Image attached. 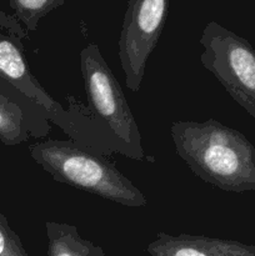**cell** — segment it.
I'll use <instances>...</instances> for the list:
<instances>
[{
    "mask_svg": "<svg viewBox=\"0 0 255 256\" xmlns=\"http://www.w3.org/2000/svg\"><path fill=\"white\" fill-rule=\"evenodd\" d=\"M175 152L198 178L220 190H255V146L236 129L215 119L174 122Z\"/></svg>",
    "mask_w": 255,
    "mask_h": 256,
    "instance_id": "cell-1",
    "label": "cell"
},
{
    "mask_svg": "<svg viewBox=\"0 0 255 256\" xmlns=\"http://www.w3.org/2000/svg\"><path fill=\"white\" fill-rule=\"evenodd\" d=\"M30 156L52 179L129 208L148 204L145 195L114 162L74 140L48 139L29 146Z\"/></svg>",
    "mask_w": 255,
    "mask_h": 256,
    "instance_id": "cell-2",
    "label": "cell"
},
{
    "mask_svg": "<svg viewBox=\"0 0 255 256\" xmlns=\"http://www.w3.org/2000/svg\"><path fill=\"white\" fill-rule=\"evenodd\" d=\"M84 88L89 110L104 122L118 144L119 154L132 160L145 159L142 135L119 82L102 58L96 44H88L80 52Z\"/></svg>",
    "mask_w": 255,
    "mask_h": 256,
    "instance_id": "cell-3",
    "label": "cell"
},
{
    "mask_svg": "<svg viewBox=\"0 0 255 256\" xmlns=\"http://www.w3.org/2000/svg\"><path fill=\"white\" fill-rule=\"evenodd\" d=\"M22 52V42L0 32V76L39 105L50 122L58 125L70 139L85 148H96L102 130L89 108L72 99V108L66 110L55 102L32 74Z\"/></svg>",
    "mask_w": 255,
    "mask_h": 256,
    "instance_id": "cell-4",
    "label": "cell"
},
{
    "mask_svg": "<svg viewBox=\"0 0 255 256\" xmlns=\"http://www.w3.org/2000/svg\"><path fill=\"white\" fill-rule=\"evenodd\" d=\"M200 62L228 94L255 119V49L244 38L216 22L205 25L199 39Z\"/></svg>",
    "mask_w": 255,
    "mask_h": 256,
    "instance_id": "cell-5",
    "label": "cell"
},
{
    "mask_svg": "<svg viewBox=\"0 0 255 256\" xmlns=\"http://www.w3.org/2000/svg\"><path fill=\"white\" fill-rule=\"evenodd\" d=\"M170 0H129L118 42L128 89L139 92L148 59L166 22Z\"/></svg>",
    "mask_w": 255,
    "mask_h": 256,
    "instance_id": "cell-6",
    "label": "cell"
},
{
    "mask_svg": "<svg viewBox=\"0 0 255 256\" xmlns=\"http://www.w3.org/2000/svg\"><path fill=\"white\" fill-rule=\"evenodd\" d=\"M52 132L44 110L0 76V142L8 146L42 139Z\"/></svg>",
    "mask_w": 255,
    "mask_h": 256,
    "instance_id": "cell-7",
    "label": "cell"
},
{
    "mask_svg": "<svg viewBox=\"0 0 255 256\" xmlns=\"http://www.w3.org/2000/svg\"><path fill=\"white\" fill-rule=\"evenodd\" d=\"M146 252L150 256H255V246L236 240L188 234L172 236L160 232Z\"/></svg>",
    "mask_w": 255,
    "mask_h": 256,
    "instance_id": "cell-8",
    "label": "cell"
},
{
    "mask_svg": "<svg viewBox=\"0 0 255 256\" xmlns=\"http://www.w3.org/2000/svg\"><path fill=\"white\" fill-rule=\"evenodd\" d=\"M48 256H106L100 246L80 236L78 228L64 222H45Z\"/></svg>",
    "mask_w": 255,
    "mask_h": 256,
    "instance_id": "cell-9",
    "label": "cell"
},
{
    "mask_svg": "<svg viewBox=\"0 0 255 256\" xmlns=\"http://www.w3.org/2000/svg\"><path fill=\"white\" fill-rule=\"evenodd\" d=\"M65 2L66 0H9V6L14 12L12 16L24 25L26 32H35L40 20Z\"/></svg>",
    "mask_w": 255,
    "mask_h": 256,
    "instance_id": "cell-10",
    "label": "cell"
},
{
    "mask_svg": "<svg viewBox=\"0 0 255 256\" xmlns=\"http://www.w3.org/2000/svg\"><path fill=\"white\" fill-rule=\"evenodd\" d=\"M0 256H29L22 240L10 228L8 219L0 212Z\"/></svg>",
    "mask_w": 255,
    "mask_h": 256,
    "instance_id": "cell-11",
    "label": "cell"
},
{
    "mask_svg": "<svg viewBox=\"0 0 255 256\" xmlns=\"http://www.w3.org/2000/svg\"><path fill=\"white\" fill-rule=\"evenodd\" d=\"M0 29L6 30L9 36L19 42H22V39L28 38V32L22 28V25L12 15L6 14L2 9H0Z\"/></svg>",
    "mask_w": 255,
    "mask_h": 256,
    "instance_id": "cell-12",
    "label": "cell"
}]
</instances>
